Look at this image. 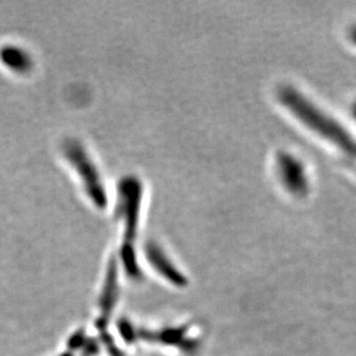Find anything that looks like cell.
Here are the masks:
<instances>
[{
    "instance_id": "7a4b0ae2",
    "label": "cell",
    "mask_w": 356,
    "mask_h": 356,
    "mask_svg": "<svg viewBox=\"0 0 356 356\" xmlns=\"http://www.w3.org/2000/svg\"><path fill=\"white\" fill-rule=\"evenodd\" d=\"M0 58L3 64L17 72L29 71L31 67V59L26 52L20 47H3L0 51Z\"/></svg>"
},
{
    "instance_id": "6da1fadb",
    "label": "cell",
    "mask_w": 356,
    "mask_h": 356,
    "mask_svg": "<svg viewBox=\"0 0 356 356\" xmlns=\"http://www.w3.org/2000/svg\"><path fill=\"white\" fill-rule=\"evenodd\" d=\"M63 152L79 177L82 180L87 195L98 208H104L108 203L104 184L97 166L91 159L83 145L76 140H66L63 145Z\"/></svg>"
}]
</instances>
